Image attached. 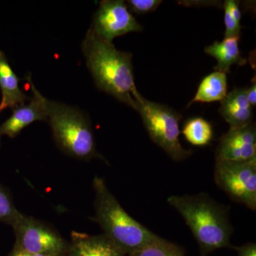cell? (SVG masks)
Masks as SVG:
<instances>
[{"label": "cell", "instance_id": "1", "mask_svg": "<svg viewBox=\"0 0 256 256\" xmlns=\"http://www.w3.org/2000/svg\"><path fill=\"white\" fill-rule=\"evenodd\" d=\"M87 68L99 90L134 109V84L132 54L118 50L98 36L92 28L88 30L82 44Z\"/></svg>", "mask_w": 256, "mask_h": 256}, {"label": "cell", "instance_id": "2", "mask_svg": "<svg viewBox=\"0 0 256 256\" xmlns=\"http://www.w3.org/2000/svg\"><path fill=\"white\" fill-rule=\"evenodd\" d=\"M168 203L182 217L200 247L201 256L232 247L233 226L228 210L205 193L172 195Z\"/></svg>", "mask_w": 256, "mask_h": 256}, {"label": "cell", "instance_id": "3", "mask_svg": "<svg viewBox=\"0 0 256 256\" xmlns=\"http://www.w3.org/2000/svg\"><path fill=\"white\" fill-rule=\"evenodd\" d=\"M92 188L95 194V218L104 232L102 235L126 255L160 238L128 214L104 178L96 176L92 180Z\"/></svg>", "mask_w": 256, "mask_h": 256}, {"label": "cell", "instance_id": "4", "mask_svg": "<svg viewBox=\"0 0 256 256\" xmlns=\"http://www.w3.org/2000/svg\"><path fill=\"white\" fill-rule=\"evenodd\" d=\"M47 122L56 144L68 156L84 161L100 158L96 149L92 122L74 106L47 99Z\"/></svg>", "mask_w": 256, "mask_h": 256}, {"label": "cell", "instance_id": "5", "mask_svg": "<svg viewBox=\"0 0 256 256\" xmlns=\"http://www.w3.org/2000/svg\"><path fill=\"white\" fill-rule=\"evenodd\" d=\"M133 98L134 110L140 114L152 140L174 161H183L191 156L192 152L184 149L180 142V114L168 106L148 100L138 90L133 92Z\"/></svg>", "mask_w": 256, "mask_h": 256}, {"label": "cell", "instance_id": "6", "mask_svg": "<svg viewBox=\"0 0 256 256\" xmlns=\"http://www.w3.org/2000/svg\"><path fill=\"white\" fill-rule=\"evenodd\" d=\"M215 183L236 203L256 210V159L248 162L216 161Z\"/></svg>", "mask_w": 256, "mask_h": 256}, {"label": "cell", "instance_id": "7", "mask_svg": "<svg viewBox=\"0 0 256 256\" xmlns=\"http://www.w3.org/2000/svg\"><path fill=\"white\" fill-rule=\"evenodd\" d=\"M16 244L15 247L28 252L58 256L66 249L62 236L40 220L22 214L13 224Z\"/></svg>", "mask_w": 256, "mask_h": 256}, {"label": "cell", "instance_id": "8", "mask_svg": "<svg viewBox=\"0 0 256 256\" xmlns=\"http://www.w3.org/2000/svg\"><path fill=\"white\" fill-rule=\"evenodd\" d=\"M90 28L102 40L112 43L116 37L143 30L122 0L101 1Z\"/></svg>", "mask_w": 256, "mask_h": 256}, {"label": "cell", "instance_id": "9", "mask_svg": "<svg viewBox=\"0 0 256 256\" xmlns=\"http://www.w3.org/2000/svg\"><path fill=\"white\" fill-rule=\"evenodd\" d=\"M256 159V129L250 124L230 128L220 138L216 151V161L248 162Z\"/></svg>", "mask_w": 256, "mask_h": 256}, {"label": "cell", "instance_id": "10", "mask_svg": "<svg viewBox=\"0 0 256 256\" xmlns=\"http://www.w3.org/2000/svg\"><path fill=\"white\" fill-rule=\"evenodd\" d=\"M26 80L32 92V97L28 104L20 106L12 110L9 118L0 124V137L6 136L14 138L24 128L36 121L47 122V98L34 85L31 74L26 76Z\"/></svg>", "mask_w": 256, "mask_h": 256}, {"label": "cell", "instance_id": "11", "mask_svg": "<svg viewBox=\"0 0 256 256\" xmlns=\"http://www.w3.org/2000/svg\"><path fill=\"white\" fill-rule=\"evenodd\" d=\"M0 90L2 94L0 114L6 109L13 110L30 100V98L20 88V79L12 68L4 52L2 50H0Z\"/></svg>", "mask_w": 256, "mask_h": 256}, {"label": "cell", "instance_id": "12", "mask_svg": "<svg viewBox=\"0 0 256 256\" xmlns=\"http://www.w3.org/2000/svg\"><path fill=\"white\" fill-rule=\"evenodd\" d=\"M220 116L230 128H237L252 124V106L247 99L246 88H237L220 101Z\"/></svg>", "mask_w": 256, "mask_h": 256}, {"label": "cell", "instance_id": "13", "mask_svg": "<svg viewBox=\"0 0 256 256\" xmlns=\"http://www.w3.org/2000/svg\"><path fill=\"white\" fill-rule=\"evenodd\" d=\"M105 236L74 232L70 256H126Z\"/></svg>", "mask_w": 256, "mask_h": 256}, {"label": "cell", "instance_id": "14", "mask_svg": "<svg viewBox=\"0 0 256 256\" xmlns=\"http://www.w3.org/2000/svg\"><path fill=\"white\" fill-rule=\"evenodd\" d=\"M239 40L240 36L228 37L222 42L216 41L205 48V53L217 60L214 68L215 72L226 74L234 64L242 66L246 64L247 60L242 56L239 48Z\"/></svg>", "mask_w": 256, "mask_h": 256}, {"label": "cell", "instance_id": "15", "mask_svg": "<svg viewBox=\"0 0 256 256\" xmlns=\"http://www.w3.org/2000/svg\"><path fill=\"white\" fill-rule=\"evenodd\" d=\"M226 74L214 72L203 78L198 86L194 97L188 107L196 102H212L222 101L227 95Z\"/></svg>", "mask_w": 256, "mask_h": 256}, {"label": "cell", "instance_id": "16", "mask_svg": "<svg viewBox=\"0 0 256 256\" xmlns=\"http://www.w3.org/2000/svg\"><path fill=\"white\" fill-rule=\"evenodd\" d=\"M182 132L188 142L198 146H208L214 137L212 124L200 117L188 120Z\"/></svg>", "mask_w": 256, "mask_h": 256}, {"label": "cell", "instance_id": "17", "mask_svg": "<svg viewBox=\"0 0 256 256\" xmlns=\"http://www.w3.org/2000/svg\"><path fill=\"white\" fill-rule=\"evenodd\" d=\"M129 256H186L180 246L160 237L142 248L129 254Z\"/></svg>", "mask_w": 256, "mask_h": 256}, {"label": "cell", "instance_id": "18", "mask_svg": "<svg viewBox=\"0 0 256 256\" xmlns=\"http://www.w3.org/2000/svg\"><path fill=\"white\" fill-rule=\"evenodd\" d=\"M225 38L240 36L242 25V12L238 2L226 0L224 4Z\"/></svg>", "mask_w": 256, "mask_h": 256}, {"label": "cell", "instance_id": "19", "mask_svg": "<svg viewBox=\"0 0 256 256\" xmlns=\"http://www.w3.org/2000/svg\"><path fill=\"white\" fill-rule=\"evenodd\" d=\"M10 192L0 183V222L12 226L21 216Z\"/></svg>", "mask_w": 256, "mask_h": 256}, {"label": "cell", "instance_id": "20", "mask_svg": "<svg viewBox=\"0 0 256 256\" xmlns=\"http://www.w3.org/2000/svg\"><path fill=\"white\" fill-rule=\"evenodd\" d=\"M128 10L138 14H144L156 11L162 4L161 0H128Z\"/></svg>", "mask_w": 256, "mask_h": 256}, {"label": "cell", "instance_id": "21", "mask_svg": "<svg viewBox=\"0 0 256 256\" xmlns=\"http://www.w3.org/2000/svg\"><path fill=\"white\" fill-rule=\"evenodd\" d=\"M238 256H256V244L255 242H248L240 246L236 247Z\"/></svg>", "mask_w": 256, "mask_h": 256}, {"label": "cell", "instance_id": "22", "mask_svg": "<svg viewBox=\"0 0 256 256\" xmlns=\"http://www.w3.org/2000/svg\"><path fill=\"white\" fill-rule=\"evenodd\" d=\"M247 99L252 107H255L256 104V82L252 84V86L246 88Z\"/></svg>", "mask_w": 256, "mask_h": 256}, {"label": "cell", "instance_id": "23", "mask_svg": "<svg viewBox=\"0 0 256 256\" xmlns=\"http://www.w3.org/2000/svg\"><path fill=\"white\" fill-rule=\"evenodd\" d=\"M10 256H50L47 255H42V254H31V252H24V250H21V249L15 247L12 252Z\"/></svg>", "mask_w": 256, "mask_h": 256}, {"label": "cell", "instance_id": "24", "mask_svg": "<svg viewBox=\"0 0 256 256\" xmlns=\"http://www.w3.org/2000/svg\"><path fill=\"white\" fill-rule=\"evenodd\" d=\"M1 137H0V146H1Z\"/></svg>", "mask_w": 256, "mask_h": 256}]
</instances>
